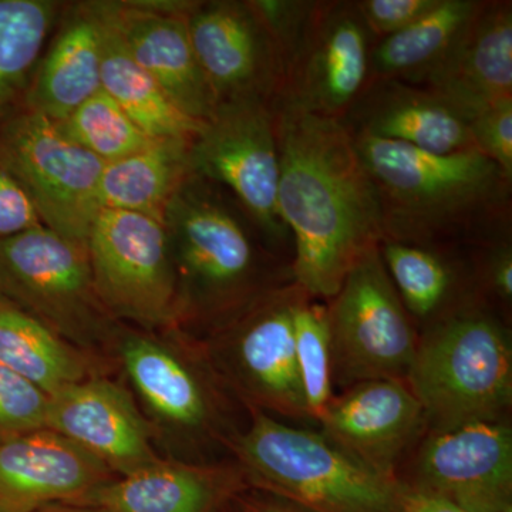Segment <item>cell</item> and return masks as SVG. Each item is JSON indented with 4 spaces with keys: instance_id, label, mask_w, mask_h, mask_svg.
Segmentation results:
<instances>
[{
    "instance_id": "cell-1",
    "label": "cell",
    "mask_w": 512,
    "mask_h": 512,
    "mask_svg": "<svg viewBox=\"0 0 512 512\" xmlns=\"http://www.w3.org/2000/svg\"><path fill=\"white\" fill-rule=\"evenodd\" d=\"M278 207L292 238V276L318 301L338 293L352 266L382 241L375 190L338 120L275 101Z\"/></svg>"
},
{
    "instance_id": "cell-36",
    "label": "cell",
    "mask_w": 512,
    "mask_h": 512,
    "mask_svg": "<svg viewBox=\"0 0 512 512\" xmlns=\"http://www.w3.org/2000/svg\"><path fill=\"white\" fill-rule=\"evenodd\" d=\"M43 225L19 181L0 163V241Z\"/></svg>"
},
{
    "instance_id": "cell-8",
    "label": "cell",
    "mask_w": 512,
    "mask_h": 512,
    "mask_svg": "<svg viewBox=\"0 0 512 512\" xmlns=\"http://www.w3.org/2000/svg\"><path fill=\"white\" fill-rule=\"evenodd\" d=\"M328 308L332 384L348 389L369 380L406 382L419 336L380 255L367 249Z\"/></svg>"
},
{
    "instance_id": "cell-14",
    "label": "cell",
    "mask_w": 512,
    "mask_h": 512,
    "mask_svg": "<svg viewBox=\"0 0 512 512\" xmlns=\"http://www.w3.org/2000/svg\"><path fill=\"white\" fill-rule=\"evenodd\" d=\"M188 35L217 107L237 101L275 104L284 86V60L249 2H198Z\"/></svg>"
},
{
    "instance_id": "cell-20",
    "label": "cell",
    "mask_w": 512,
    "mask_h": 512,
    "mask_svg": "<svg viewBox=\"0 0 512 512\" xmlns=\"http://www.w3.org/2000/svg\"><path fill=\"white\" fill-rule=\"evenodd\" d=\"M103 5L134 62L175 107L200 123L210 120L217 101L192 49L187 16L151 12L134 2Z\"/></svg>"
},
{
    "instance_id": "cell-7",
    "label": "cell",
    "mask_w": 512,
    "mask_h": 512,
    "mask_svg": "<svg viewBox=\"0 0 512 512\" xmlns=\"http://www.w3.org/2000/svg\"><path fill=\"white\" fill-rule=\"evenodd\" d=\"M303 289L295 281L259 296L205 345L222 383L249 410L296 423H311L293 339V311Z\"/></svg>"
},
{
    "instance_id": "cell-13",
    "label": "cell",
    "mask_w": 512,
    "mask_h": 512,
    "mask_svg": "<svg viewBox=\"0 0 512 512\" xmlns=\"http://www.w3.org/2000/svg\"><path fill=\"white\" fill-rule=\"evenodd\" d=\"M376 39L356 0H313L298 43L285 63L276 101L325 119L342 120L370 80Z\"/></svg>"
},
{
    "instance_id": "cell-12",
    "label": "cell",
    "mask_w": 512,
    "mask_h": 512,
    "mask_svg": "<svg viewBox=\"0 0 512 512\" xmlns=\"http://www.w3.org/2000/svg\"><path fill=\"white\" fill-rule=\"evenodd\" d=\"M0 163L22 185L45 227L87 244L101 211L103 161L64 136L56 121L26 110L0 130Z\"/></svg>"
},
{
    "instance_id": "cell-10",
    "label": "cell",
    "mask_w": 512,
    "mask_h": 512,
    "mask_svg": "<svg viewBox=\"0 0 512 512\" xmlns=\"http://www.w3.org/2000/svg\"><path fill=\"white\" fill-rule=\"evenodd\" d=\"M94 291L111 319L140 329H174L180 295L163 222L101 210L87 238Z\"/></svg>"
},
{
    "instance_id": "cell-25",
    "label": "cell",
    "mask_w": 512,
    "mask_h": 512,
    "mask_svg": "<svg viewBox=\"0 0 512 512\" xmlns=\"http://www.w3.org/2000/svg\"><path fill=\"white\" fill-rule=\"evenodd\" d=\"M481 2L440 0L409 28L376 40L370 56V79L426 86L453 52Z\"/></svg>"
},
{
    "instance_id": "cell-11",
    "label": "cell",
    "mask_w": 512,
    "mask_h": 512,
    "mask_svg": "<svg viewBox=\"0 0 512 512\" xmlns=\"http://www.w3.org/2000/svg\"><path fill=\"white\" fill-rule=\"evenodd\" d=\"M190 171L228 191L266 244L292 261V238L278 207L279 150L274 104H221L190 146Z\"/></svg>"
},
{
    "instance_id": "cell-26",
    "label": "cell",
    "mask_w": 512,
    "mask_h": 512,
    "mask_svg": "<svg viewBox=\"0 0 512 512\" xmlns=\"http://www.w3.org/2000/svg\"><path fill=\"white\" fill-rule=\"evenodd\" d=\"M191 141L160 138L133 156L106 164L99 185L101 210L137 212L163 221L168 201L191 174Z\"/></svg>"
},
{
    "instance_id": "cell-16",
    "label": "cell",
    "mask_w": 512,
    "mask_h": 512,
    "mask_svg": "<svg viewBox=\"0 0 512 512\" xmlns=\"http://www.w3.org/2000/svg\"><path fill=\"white\" fill-rule=\"evenodd\" d=\"M319 424L326 439L390 480H397L404 454L427 429L423 407L404 380L348 387L332 397Z\"/></svg>"
},
{
    "instance_id": "cell-37",
    "label": "cell",
    "mask_w": 512,
    "mask_h": 512,
    "mask_svg": "<svg viewBox=\"0 0 512 512\" xmlns=\"http://www.w3.org/2000/svg\"><path fill=\"white\" fill-rule=\"evenodd\" d=\"M399 507L400 512H470L440 495L416 490L402 483H400Z\"/></svg>"
},
{
    "instance_id": "cell-29",
    "label": "cell",
    "mask_w": 512,
    "mask_h": 512,
    "mask_svg": "<svg viewBox=\"0 0 512 512\" xmlns=\"http://www.w3.org/2000/svg\"><path fill=\"white\" fill-rule=\"evenodd\" d=\"M56 15L49 0H0V113L35 69Z\"/></svg>"
},
{
    "instance_id": "cell-6",
    "label": "cell",
    "mask_w": 512,
    "mask_h": 512,
    "mask_svg": "<svg viewBox=\"0 0 512 512\" xmlns=\"http://www.w3.org/2000/svg\"><path fill=\"white\" fill-rule=\"evenodd\" d=\"M0 296L80 349L113 338L87 245L39 225L0 241Z\"/></svg>"
},
{
    "instance_id": "cell-15",
    "label": "cell",
    "mask_w": 512,
    "mask_h": 512,
    "mask_svg": "<svg viewBox=\"0 0 512 512\" xmlns=\"http://www.w3.org/2000/svg\"><path fill=\"white\" fill-rule=\"evenodd\" d=\"M409 487L440 495L470 512H512V431L478 421L430 431L413 463Z\"/></svg>"
},
{
    "instance_id": "cell-9",
    "label": "cell",
    "mask_w": 512,
    "mask_h": 512,
    "mask_svg": "<svg viewBox=\"0 0 512 512\" xmlns=\"http://www.w3.org/2000/svg\"><path fill=\"white\" fill-rule=\"evenodd\" d=\"M120 359L148 412L181 443L194 448L229 444L225 390L205 346L151 330L119 335Z\"/></svg>"
},
{
    "instance_id": "cell-32",
    "label": "cell",
    "mask_w": 512,
    "mask_h": 512,
    "mask_svg": "<svg viewBox=\"0 0 512 512\" xmlns=\"http://www.w3.org/2000/svg\"><path fill=\"white\" fill-rule=\"evenodd\" d=\"M50 396L0 363V439L46 427Z\"/></svg>"
},
{
    "instance_id": "cell-28",
    "label": "cell",
    "mask_w": 512,
    "mask_h": 512,
    "mask_svg": "<svg viewBox=\"0 0 512 512\" xmlns=\"http://www.w3.org/2000/svg\"><path fill=\"white\" fill-rule=\"evenodd\" d=\"M99 5L103 16L101 90L109 94L138 128L153 140H192L204 123L192 120L178 110L157 83L134 62L119 33L111 25L103 3Z\"/></svg>"
},
{
    "instance_id": "cell-30",
    "label": "cell",
    "mask_w": 512,
    "mask_h": 512,
    "mask_svg": "<svg viewBox=\"0 0 512 512\" xmlns=\"http://www.w3.org/2000/svg\"><path fill=\"white\" fill-rule=\"evenodd\" d=\"M57 124L64 136L104 164L133 156L153 141L103 90Z\"/></svg>"
},
{
    "instance_id": "cell-4",
    "label": "cell",
    "mask_w": 512,
    "mask_h": 512,
    "mask_svg": "<svg viewBox=\"0 0 512 512\" xmlns=\"http://www.w3.org/2000/svg\"><path fill=\"white\" fill-rule=\"evenodd\" d=\"M229 444L248 484L306 512H400V481L375 473L320 431L258 410Z\"/></svg>"
},
{
    "instance_id": "cell-18",
    "label": "cell",
    "mask_w": 512,
    "mask_h": 512,
    "mask_svg": "<svg viewBox=\"0 0 512 512\" xmlns=\"http://www.w3.org/2000/svg\"><path fill=\"white\" fill-rule=\"evenodd\" d=\"M116 477L106 464L46 427L0 439V512L79 504Z\"/></svg>"
},
{
    "instance_id": "cell-2",
    "label": "cell",
    "mask_w": 512,
    "mask_h": 512,
    "mask_svg": "<svg viewBox=\"0 0 512 512\" xmlns=\"http://www.w3.org/2000/svg\"><path fill=\"white\" fill-rule=\"evenodd\" d=\"M350 136L375 190L382 239L461 247L511 239L512 178L481 151L433 154Z\"/></svg>"
},
{
    "instance_id": "cell-34",
    "label": "cell",
    "mask_w": 512,
    "mask_h": 512,
    "mask_svg": "<svg viewBox=\"0 0 512 512\" xmlns=\"http://www.w3.org/2000/svg\"><path fill=\"white\" fill-rule=\"evenodd\" d=\"M249 3L274 37L284 60L285 72L286 60L305 28L313 0H249Z\"/></svg>"
},
{
    "instance_id": "cell-39",
    "label": "cell",
    "mask_w": 512,
    "mask_h": 512,
    "mask_svg": "<svg viewBox=\"0 0 512 512\" xmlns=\"http://www.w3.org/2000/svg\"><path fill=\"white\" fill-rule=\"evenodd\" d=\"M35 512H100L94 508L83 507L76 504H50L46 507L39 508Z\"/></svg>"
},
{
    "instance_id": "cell-3",
    "label": "cell",
    "mask_w": 512,
    "mask_h": 512,
    "mask_svg": "<svg viewBox=\"0 0 512 512\" xmlns=\"http://www.w3.org/2000/svg\"><path fill=\"white\" fill-rule=\"evenodd\" d=\"M181 323L220 328L259 296L293 281L292 262L266 244L235 198L188 175L163 214Z\"/></svg>"
},
{
    "instance_id": "cell-35",
    "label": "cell",
    "mask_w": 512,
    "mask_h": 512,
    "mask_svg": "<svg viewBox=\"0 0 512 512\" xmlns=\"http://www.w3.org/2000/svg\"><path fill=\"white\" fill-rule=\"evenodd\" d=\"M440 0H356L363 22L376 40L402 32L439 5Z\"/></svg>"
},
{
    "instance_id": "cell-17",
    "label": "cell",
    "mask_w": 512,
    "mask_h": 512,
    "mask_svg": "<svg viewBox=\"0 0 512 512\" xmlns=\"http://www.w3.org/2000/svg\"><path fill=\"white\" fill-rule=\"evenodd\" d=\"M46 429L56 431L116 474L160 460L150 424L120 384L94 375L50 396Z\"/></svg>"
},
{
    "instance_id": "cell-23",
    "label": "cell",
    "mask_w": 512,
    "mask_h": 512,
    "mask_svg": "<svg viewBox=\"0 0 512 512\" xmlns=\"http://www.w3.org/2000/svg\"><path fill=\"white\" fill-rule=\"evenodd\" d=\"M467 247L379 242L384 266L413 323L427 328L460 309L485 303L477 284L473 245L468 259L464 258Z\"/></svg>"
},
{
    "instance_id": "cell-31",
    "label": "cell",
    "mask_w": 512,
    "mask_h": 512,
    "mask_svg": "<svg viewBox=\"0 0 512 512\" xmlns=\"http://www.w3.org/2000/svg\"><path fill=\"white\" fill-rule=\"evenodd\" d=\"M296 367L306 410L315 423L325 413L333 394L332 357L326 302L303 293L293 311Z\"/></svg>"
},
{
    "instance_id": "cell-22",
    "label": "cell",
    "mask_w": 512,
    "mask_h": 512,
    "mask_svg": "<svg viewBox=\"0 0 512 512\" xmlns=\"http://www.w3.org/2000/svg\"><path fill=\"white\" fill-rule=\"evenodd\" d=\"M470 119L512 100V2L483 0L439 72L426 84Z\"/></svg>"
},
{
    "instance_id": "cell-5",
    "label": "cell",
    "mask_w": 512,
    "mask_h": 512,
    "mask_svg": "<svg viewBox=\"0 0 512 512\" xmlns=\"http://www.w3.org/2000/svg\"><path fill=\"white\" fill-rule=\"evenodd\" d=\"M430 431L503 421L512 404L510 335L485 303L427 326L406 380Z\"/></svg>"
},
{
    "instance_id": "cell-19",
    "label": "cell",
    "mask_w": 512,
    "mask_h": 512,
    "mask_svg": "<svg viewBox=\"0 0 512 512\" xmlns=\"http://www.w3.org/2000/svg\"><path fill=\"white\" fill-rule=\"evenodd\" d=\"M350 134L396 141L433 154L477 150L470 119L426 86L370 79L340 120Z\"/></svg>"
},
{
    "instance_id": "cell-24",
    "label": "cell",
    "mask_w": 512,
    "mask_h": 512,
    "mask_svg": "<svg viewBox=\"0 0 512 512\" xmlns=\"http://www.w3.org/2000/svg\"><path fill=\"white\" fill-rule=\"evenodd\" d=\"M103 16L99 3L64 20L30 83L28 110L60 123L101 90Z\"/></svg>"
},
{
    "instance_id": "cell-38",
    "label": "cell",
    "mask_w": 512,
    "mask_h": 512,
    "mask_svg": "<svg viewBox=\"0 0 512 512\" xmlns=\"http://www.w3.org/2000/svg\"><path fill=\"white\" fill-rule=\"evenodd\" d=\"M238 504L239 512H306L274 497L241 498Z\"/></svg>"
},
{
    "instance_id": "cell-27",
    "label": "cell",
    "mask_w": 512,
    "mask_h": 512,
    "mask_svg": "<svg viewBox=\"0 0 512 512\" xmlns=\"http://www.w3.org/2000/svg\"><path fill=\"white\" fill-rule=\"evenodd\" d=\"M0 363L49 396L94 376L93 357L0 296Z\"/></svg>"
},
{
    "instance_id": "cell-21",
    "label": "cell",
    "mask_w": 512,
    "mask_h": 512,
    "mask_svg": "<svg viewBox=\"0 0 512 512\" xmlns=\"http://www.w3.org/2000/svg\"><path fill=\"white\" fill-rule=\"evenodd\" d=\"M247 484L235 464L160 460L113 478L87 495L100 512H217Z\"/></svg>"
},
{
    "instance_id": "cell-33",
    "label": "cell",
    "mask_w": 512,
    "mask_h": 512,
    "mask_svg": "<svg viewBox=\"0 0 512 512\" xmlns=\"http://www.w3.org/2000/svg\"><path fill=\"white\" fill-rule=\"evenodd\" d=\"M470 128L477 150L512 178V100L473 114Z\"/></svg>"
}]
</instances>
